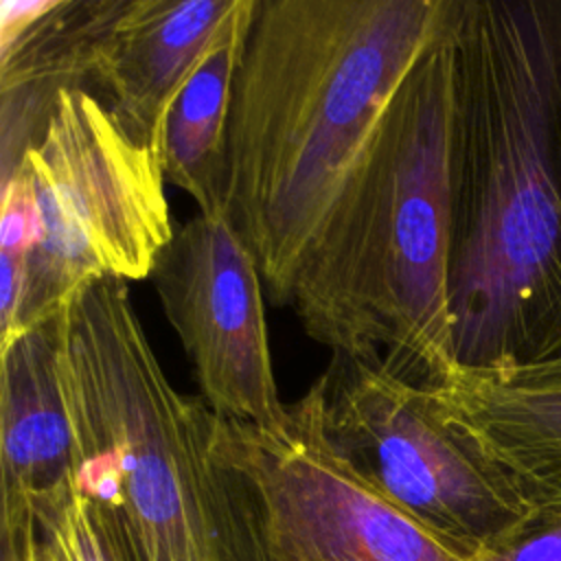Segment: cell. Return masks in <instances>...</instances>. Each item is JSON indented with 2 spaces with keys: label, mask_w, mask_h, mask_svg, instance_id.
<instances>
[{
  "label": "cell",
  "mask_w": 561,
  "mask_h": 561,
  "mask_svg": "<svg viewBox=\"0 0 561 561\" xmlns=\"http://www.w3.org/2000/svg\"><path fill=\"white\" fill-rule=\"evenodd\" d=\"M456 368L561 355V0H458Z\"/></svg>",
  "instance_id": "1"
},
{
  "label": "cell",
  "mask_w": 561,
  "mask_h": 561,
  "mask_svg": "<svg viewBox=\"0 0 561 561\" xmlns=\"http://www.w3.org/2000/svg\"><path fill=\"white\" fill-rule=\"evenodd\" d=\"M456 0H256L228 127L226 217L265 296L294 285Z\"/></svg>",
  "instance_id": "2"
},
{
  "label": "cell",
  "mask_w": 561,
  "mask_h": 561,
  "mask_svg": "<svg viewBox=\"0 0 561 561\" xmlns=\"http://www.w3.org/2000/svg\"><path fill=\"white\" fill-rule=\"evenodd\" d=\"M75 489L116 561H267L239 478L213 449L215 412L175 390L127 283L81 287L59 311Z\"/></svg>",
  "instance_id": "3"
},
{
  "label": "cell",
  "mask_w": 561,
  "mask_h": 561,
  "mask_svg": "<svg viewBox=\"0 0 561 561\" xmlns=\"http://www.w3.org/2000/svg\"><path fill=\"white\" fill-rule=\"evenodd\" d=\"M456 2L397 90L289 300L309 337L331 353L386 348L383 364L416 386H434L456 368L449 305Z\"/></svg>",
  "instance_id": "4"
},
{
  "label": "cell",
  "mask_w": 561,
  "mask_h": 561,
  "mask_svg": "<svg viewBox=\"0 0 561 561\" xmlns=\"http://www.w3.org/2000/svg\"><path fill=\"white\" fill-rule=\"evenodd\" d=\"M11 175L28 191L37 232L15 337L53 320L94 280L149 278L173 237L160 153L136 142L85 88L57 96Z\"/></svg>",
  "instance_id": "5"
},
{
  "label": "cell",
  "mask_w": 561,
  "mask_h": 561,
  "mask_svg": "<svg viewBox=\"0 0 561 561\" xmlns=\"http://www.w3.org/2000/svg\"><path fill=\"white\" fill-rule=\"evenodd\" d=\"M327 440L388 500L471 559L533 513L504 471L379 351H333L307 390Z\"/></svg>",
  "instance_id": "6"
},
{
  "label": "cell",
  "mask_w": 561,
  "mask_h": 561,
  "mask_svg": "<svg viewBox=\"0 0 561 561\" xmlns=\"http://www.w3.org/2000/svg\"><path fill=\"white\" fill-rule=\"evenodd\" d=\"M213 449L243 486L267 561H471L337 454L309 392L274 427L215 414Z\"/></svg>",
  "instance_id": "7"
},
{
  "label": "cell",
  "mask_w": 561,
  "mask_h": 561,
  "mask_svg": "<svg viewBox=\"0 0 561 561\" xmlns=\"http://www.w3.org/2000/svg\"><path fill=\"white\" fill-rule=\"evenodd\" d=\"M149 278L206 405L221 419L278 425L287 405L272 366L263 276L228 217L197 213L175 226Z\"/></svg>",
  "instance_id": "8"
},
{
  "label": "cell",
  "mask_w": 561,
  "mask_h": 561,
  "mask_svg": "<svg viewBox=\"0 0 561 561\" xmlns=\"http://www.w3.org/2000/svg\"><path fill=\"white\" fill-rule=\"evenodd\" d=\"M2 561H28L39 504L75 478V436L59 377V313L0 348Z\"/></svg>",
  "instance_id": "9"
},
{
  "label": "cell",
  "mask_w": 561,
  "mask_h": 561,
  "mask_svg": "<svg viewBox=\"0 0 561 561\" xmlns=\"http://www.w3.org/2000/svg\"><path fill=\"white\" fill-rule=\"evenodd\" d=\"M423 388L504 471L533 519L561 517V355L504 370L454 368Z\"/></svg>",
  "instance_id": "10"
},
{
  "label": "cell",
  "mask_w": 561,
  "mask_h": 561,
  "mask_svg": "<svg viewBox=\"0 0 561 561\" xmlns=\"http://www.w3.org/2000/svg\"><path fill=\"white\" fill-rule=\"evenodd\" d=\"M234 4L237 0H123L96 46L92 81L136 142L160 153L171 103Z\"/></svg>",
  "instance_id": "11"
},
{
  "label": "cell",
  "mask_w": 561,
  "mask_h": 561,
  "mask_svg": "<svg viewBox=\"0 0 561 561\" xmlns=\"http://www.w3.org/2000/svg\"><path fill=\"white\" fill-rule=\"evenodd\" d=\"M123 0L0 4L2 180L42 134L57 96L92 81L96 46Z\"/></svg>",
  "instance_id": "12"
},
{
  "label": "cell",
  "mask_w": 561,
  "mask_h": 561,
  "mask_svg": "<svg viewBox=\"0 0 561 561\" xmlns=\"http://www.w3.org/2000/svg\"><path fill=\"white\" fill-rule=\"evenodd\" d=\"M254 9L256 0H237L164 121V180L193 197L202 215H226L230 110Z\"/></svg>",
  "instance_id": "13"
},
{
  "label": "cell",
  "mask_w": 561,
  "mask_h": 561,
  "mask_svg": "<svg viewBox=\"0 0 561 561\" xmlns=\"http://www.w3.org/2000/svg\"><path fill=\"white\" fill-rule=\"evenodd\" d=\"M39 561H116L88 497L70 484L35 511Z\"/></svg>",
  "instance_id": "14"
},
{
  "label": "cell",
  "mask_w": 561,
  "mask_h": 561,
  "mask_svg": "<svg viewBox=\"0 0 561 561\" xmlns=\"http://www.w3.org/2000/svg\"><path fill=\"white\" fill-rule=\"evenodd\" d=\"M471 561H561V517L530 519L519 533L478 552Z\"/></svg>",
  "instance_id": "15"
},
{
  "label": "cell",
  "mask_w": 561,
  "mask_h": 561,
  "mask_svg": "<svg viewBox=\"0 0 561 561\" xmlns=\"http://www.w3.org/2000/svg\"><path fill=\"white\" fill-rule=\"evenodd\" d=\"M28 561H39V559H37V552H35V548H33V552H31V559H28Z\"/></svg>",
  "instance_id": "16"
}]
</instances>
